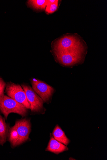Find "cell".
<instances>
[{
  "label": "cell",
  "mask_w": 107,
  "mask_h": 160,
  "mask_svg": "<svg viewBox=\"0 0 107 160\" xmlns=\"http://www.w3.org/2000/svg\"><path fill=\"white\" fill-rule=\"evenodd\" d=\"M32 88L41 98L44 103L49 104L54 92L53 87L46 83L36 79L30 80Z\"/></svg>",
  "instance_id": "obj_7"
},
{
  "label": "cell",
  "mask_w": 107,
  "mask_h": 160,
  "mask_svg": "<svg viewBox=\"0 0 107 160\" xmlns=\"http://www.w3.org/2000/svg\"><path fill=\"white\" fill-rule=\"evenodd\" d=\"M52 135L55 139L66 146L70 142V140L66 136L63 131L58 125L54 128Z\"/></svg>",
  "instance_id": "obj_10"
},
{
  "label": "cell",
  "mask_w": 107,
  "mask_h": 160,
  "mask_svg": "<svg viewBox=\"0 0 107 160\" xmlns=\"http://www.w3.org/2000/svg\"><path fill=\"white\" fill-rule=\"evenodd\" d=\"M58 2L52 4H47L45 9V12L48 13H51L57 10L58 7Z\"/></svg>",
  "instance_id": "obj_12"
},
{
  "label": "cell",
  "mask_w": 107,
  "mask_h": 160,
  "mask_svg": "<svg viewBox=\"0 0 107 160\" xmlns=\"http://www.w3.org/2000/svg\"><path fill=\"white\" fill-rule=\"evenodd\" d=\"M5 120L0 114V145L2 146L7 140L10 128Z\"/></svg>",
  "instance_id": "obj_9"
},
{
  "label": "cell",
  "mask_w": 107,
  "mask_h": 160,
  "mask_svg": "<svg viewBox=\"0 0 107 160\" xmlns=\"http://www.w3.org/2000/svg\"><path fill=\"white\" fill-rule=\"evenodd\" d=\"M80 40L72 36H65L56 42L54 46V52H65L84 48Z\"/></svg>",
  "instance_id": "obj_3"
},
{
  "label": "cell",
  "mask_w": 107,
  "mask_h": 160,
  "mask_svg": "<svg viewBox=\"0 0 107 160\" xmlns=\"http://www.w3.org/2000/svg\"><path fill=\"white\" fill-rule=\"evenodd\" d=\"M7 84L4 80L0 78V98L4 95V91L6 88Z\"/></svg>",
  "instance_id": "obj_13"
},
{
  "label": "cell",
  "mask_w": 107,
  "mask_h": 160,
  "mask_svg": "<svg viewBox=\"0 0 107 160\" xmlns=\"http://www.w3.org/2000/svg\"><path fill=\"white\" fill-rule=\"evenodd\" d=\"M5 92L8 96L22 104L28 109H30V105L21 86L11 82H8L7 84Z\"/></svg>",
  "instance_id": "obj_6"
},
{
  "label": "cell",
  "mask_w": 107,
  "mask_h": 160,
  "mask_svg": "<svg viewBox=\"0 0 107 160\" xmlns=\"http://www.w3.org/2000/svg\"><path fill=\"white\" fill-rule=\"evenodd\" d=\"M31 131L30 119L25 118L17 121L14 125L10 128L7 139L11 148H16L27 141Z\"/></svg>",
  "instance_id": "obj_1"
},
{
  "label": "cell",
  "mask_w": 107,
  "mask_h": 160,
  "mask_svg": "<svg viewBox=\"0 0 107 160\" xmlns=\"http://www.w3.org/2000/svg\"><path fill=\"white\" fill-rule=\"evenodd\" d=\"M68 150L66 145L56 140L54 138L52 135L50 133V139L45 151L58 155Z\"/></svg>",
  "instance_id": "obj_8"
},
{
  "label": "cell",
  "mask_w": 107,
  "mask_h": 160,
  "mask_svg": "<svg viewBox=\"0 0 107 160\" xmlns=\"http://www.w3.org/2000/svg\"><path fill=\"white\" fill-rule=\"evenodd\" d=\"M47 1L45 0H31L29 1L28 4L38 10L44 9L47 6Z\"/></svg>",
  "instance_id": "obj_11"
},
{
  "label": "cell",
  "mask_w": 107,
  "mask_h": 160,
  "mask_svg": "<svg viewBox=\"0 0 107 160\" xmlns=\"http://www.w3.org/2000/svg\"><path fill=\"white\" fill-rule=\"evenodd\" d=\"M58 1H56V0H49V1H47V4H52Z\"/></svg>",
  "instance_id": "obj_14"
},
{
  "label": "cell",
  "mask_w": 107,
  "mask_h": 160,
  "mask_svg": "<svg viewBox=\"0 0 107 160\" xmlns=\"http://www.w3.org/2000/svg\"><path fill=\"white\" fill-rule=\"evenodd\" d=\"M21 86L25 92L31 112L34 113L44 114L45 109L41 98L29 85L22 84Z\"/></svg>",
  "instance_id": "obj_4"
},
{
  "label": "cell",
  "mask_w": 107,
  "mask_h": 160,
  "mask_svg": "<svg viewBox=\"0 0 107 160\" xmlns=\"http://www.w3.org/2000/svg\"><path fill=\"white\" fill-rule=\"evenodd\" d=\"M84 49L65 52H54L56 60L60 64L70 66L81 62L83 60Z\"/></svg>",
  "instance_id": "obj_5"
},
{
  "label": "cell",
  "mask_w": 107,
  "mask_h": 160,
  "mask_svg": "<svg viewBox=\"0 0 107 160\" xmlns=\"http://www.w3.org/2000/svg\"><path fill=\"white\" fill-rule=\"evenodd\" d=\"M0 111L6 120L11 113L18 114L23 118L25 117L28 113V109L24 106L4 94L0 98Z\"/></svg>",
  "instance_id": "obj_2"
}]
</instances>
